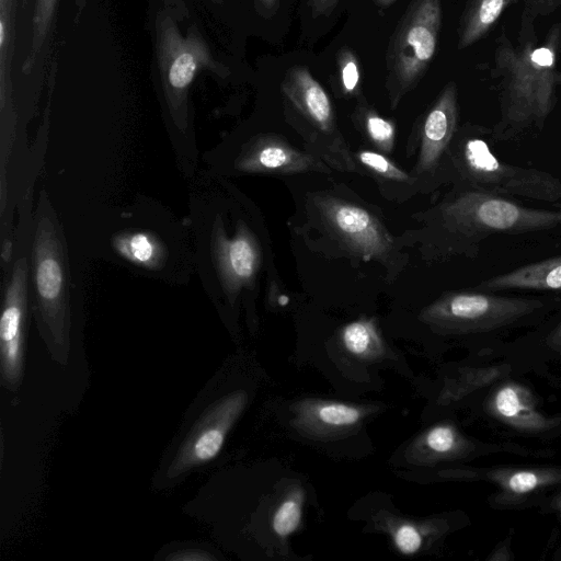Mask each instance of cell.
<instances>
[{
	"instance_id": "obj_1",
	"label": "cell",
	"mask_w": 561,
	"mask_h": 561,
	"mask_svg": "<svg viewBox=\"0 0 561 561\" xmlns=\"http://www.w3.org/2000/svg\"><path fill=\"white\" fill-rule=\"evenodd\" d=\"M535 19L536 15L524 8L516 41L505 32L496 39L492 76L497 81L500 119L491 129L494 140L540 130L556 106L561 22L551 25L540 39Z\"/></svg>"
},
{
	"instance_id": "obj_2",
	"label": "cell",
	"mask_w": 561,
	"mask_h": 561,
	"mask_svg": "<svg viewBox=\"0 0 561 561\" xmlns=\"http://www.w3.org/2000/svg\"><path fill=\"white\" fill-rule=\"evenodd\" d=\"M490 133L482 127H467L451 148V165L463 188L551 204L561 202L560 179L501 160L486 140Z\"/></svg>"
},
{
	"instance_id": "obj_3",
	"label": "cell",
	"mask_w": 561,
	"mask_h": 561,
	"mask_svg": "<svg viewBox=\"0 0 561 561\" xmlns=\"http://www.w3.org/2000/svg\"><path fill=\"white\" fill-rule=\"evenodd\" d=\"M444 206L447 231L461 250L476 251L493 234L535 232L561 226V208L536 209L502 195L463 188Z\"/></svg>"
},
{
	"instance_id": "obj_4",
	"label": "cell",
	"mask_w": 561,
	"mask_h": 561,
	"mask_svg": "<svg viewBox=\"0 0 561 561\" xmlns=\"http://www.w3.org/2000/svg\"><path fill=\"white\" fill-rule=\"evenodd\" d=\"M154 56L168 108L176 125L184 128L188 91L196 76L206 70L226 78L230 71L214 57L195 24L185 34L181 32L178 18L169 8L160 9L154 19Z\"/></svg>"
},
{
	"instance_id": "obj_5",
	"label": "cell",
	"mask_w": 561,
	"mask_h": 561,
	"mask_svg": "<svg viewBox=\"0 0 561 561\" xmlns=\"http://www.w3.org/2000/svg\"><path fill=\"white\" fill-rule=\"evenodd\" d=\"M442 21V0H411L398 21L386 51V88L393 107L426 73Z\"/></svg>"
},
{
	"instance_id": "obj_6",
	"label": "cell",
	"mask_w": 561,
	"mask_h": 561,
	"mask_svg": "<svg viewBox=\"0 0 561 561\" xmlns=\"http://www.w3.org/2000/svg\"><path fill=\"white\" fill-rule=\"evenodd\" d=\"M60 238L50 217L41 216L32 250V273L42 335L51 356L67 364L70 348L66 267Z\"/></svg>"
},
{
	"instance_id": "obj_7",
	"label": "cell",
	"mask_w": 561,
	"mask_h": 561,
	"mask_svg": "<svg viewBox=\"0 0 561 561\" xmlns=\"http://www.w3.org/2000/svg\"><path fill=\"white\" fill-rule=\"evenodd\" d=\"M542 307L540 299L480 290L448 295L437 304L435 314L444 324L458 331L490 332L517 323Z\"/></svg>"
},
{
	"instance_id": "obj_8",
	"label": "cell",
	"mask_w": 561,
	"mask_h": 561,
	"mask_svg": "<svg viewBox=\"0 0 561 561\" xmlns=\"http://www.w3.org/2000/svg\"><path fill=\"white\" fill-rule=\"evenodd\" d=\"M27 260L15 261L8 283L0 319V375L2 386L19 389L24 370L27 321Z\"/></svg>"
},
{
	"instance_id": "obj_9",
	"label": "cell",
	"mask_w": 561,
	"mask_h": 561,
	"mask_svg": "<svg viewBox=\"0 0 561 561\" xmlns=\"http://www.w3.org/2000/svg\"><path fill=\"white\" fill-rule=\"evenodd\" d=\"M242 405L243 393L238 392L217 400L205 410L175 454L168 477L176 478L215 458Z\"/></svg>"
},
{
	"instance_id": "obj_10",
	"label": "cell",
	"mask_w": 561,
	"mask_h": 561,
	"mask_svg": "<svg viewBox=\"0 0 561 561\" xmlns=\"http://www.w3.org/2000/svg\"><path fill=\"white\" fill-rule=\"evenodd\" d=\"M488 413L500 423L522 433L540 435L560 425V419L546 415L534 393L518 382L495 387L485 401Z\"/></svg>"
},
{
	"instance_id": "obj_11",
	"label": "cell",
	"mask_w": 561,
	"mask_h": 561,
	"mask_svg": "<svg viewBox=\"0 0 561 561\" xmlns=\"http://www.w3.org/2000/svg\"><path fill=\"white\" fill-rule=\"evenodd\" d=\"M286 103L324 135L335 131V116L327 91L306 66L288 68L280 83Z\"/></svg>"
},
{
	"instance_id": "obj_12",
	"label": "cell",
	"mask_w": 561,
	"mask_h": 561,
	"mask_svg": "<svg viewBox=\"0 0 561 561\" xmlns=\"http://www.w3.org/2000/svg\"><path fill=\"white\" fill-rule=\"evenodd\" d=\"M457 85L449 81L426 112L422 124L421 165L434 167L447 150L457 128Z\"/></svg>"
},
{
	"instance_id": "obj_13",
	"label": "cell",
	"mask_w": 561,
	"mask_h": 561,
	"mask_svg": "<svg viewBox=\"0 0 561 561\" xmlns=\"http://www.w3.org/2000/svg\"><path fill=\"white\" fill-rule=\"evenodd\" d=\"M474 474L497 485L508 500L524 499L561 484V467L495 468Z\"/></svg>"
},
{
	"instance_id": "obj_14",
	"label": "cell",
	"mask_w": 561,
	"mask_h": 561,
	"mask_svg": "<svg viewBox=\"0 0 561 561\" xmlns=\"http://www.w3.org/2000/svg\"><path fill=\"white\" fill-rule=\"evenodd\" d=\"M476 289L492 293L510 289L561 290V255L488 278Z\"/></svg>"
},
{
	"instance_id": "obj_15",
	"label": "cell",
	"mask_w": 561,
	"mask_h": 561,
	"mask_svg": "<svg viewBox=\"0 0 561 561\" xmlns=\"http://www.w3.org/2000/svg\"><path fill=\"white\" fill-rule=\"evenodd\" d=\"M330 218L343 237L369 255L381 252L385 247L379 226L366 210L352 205L335 204L330 210Z\"/></svg>"
},
{
	"instance_id": "obj_16",
	"label": "cell",
	"mask_w": 561,
	"mask_h": 561,
	"mask_svg": "<svg viewBox=\"0 0 561 561\" xmlns=\"http://www.w3.org/2000/svg\"><path fill=\"white\" fill-rule=\"evenodd\" d=\"M19 0H0V110L12 115V65L15 50V21Z\"/></svg>"
},
{
	"instance_id": "obj_17",
	"label": "cell",
	"mask_w": 561,
	"mask_h": 561,
	"mask_svg": "<svg viewBox=\"0 0 561 561\" xmlns=\"http://www.w3.org/2000/svg\"><path fill=\"white\" fill-rule=\"evenodd\" d=\"M514 0H469L458 24V49L467 48L495 25Z\"/></svg>"
},
{
	"instance_id": "obj_18",
	"label": "cell",
	"mask_w": 561,
	"mask_h": 561,
	"mask_svg": "<svg viewBox=\"0 0 561 561\" xmlns=\"http://www.w3.org/2000/svg\"><path fill=\"white\" fill-rule=\"evenodd\" d=\"M217 257L221 275L229 285L245 282L255 270L256 253L244 233H239L232 239L219 237Z\"/></svg>"
},
{
	"instance_id": "obj_19",
	"label": "cell",
	"mask_w": 561,
	"mask_h": 561,
	"mask_svg": "<svg viewBox=\"0 0 561 561\" xmlns=\"http://www.w3.org/2000/svg\"><path fill=\"white\" fill-rule=\"evenodd\" d=\"M59 0H35L32 16L30 48L22 65V71L28 73L35 66L54 26Z\"/></svg>"
},
{
	"instance_id": "obj_20",
	"label": "cell",
	"mask_w": 561,
	"mask_h": 561,
	"mask_svg": "<svg viewBox=\"0 0 561 561\" xmlns=\"http://www.w3.org/2000/svg\"><path fill=\"white\" fill-rule=\"evenodd\" d=\"M333 88L342 96H356L362 88V69L357 54L348 46H342L335 55Z\"/></svg>"
},
{
	"instance_id": "obj_21",
	"label": "cell",
	"mask_w": 561,
	"mask_h": 561,
	"mask_svg": "<svg viewBox=\"0 0 561 561\" xmlns=\"http://www.w3.org/2000/svg\"><path fill=\"white\" fill-rule=\"evenodd\" d=\"M116 247L124 256L138 264L151 265L159 256L158 243L149 234L141 232L122 237Z\"/></svg>"
},
{
	"instance_id": "obj_22",
	"label": "cell",
	"mask_w": 561,
	"mask_h": 561,
	"mask_svg": "<svg viewBox=\"0 0 561 561\" xmlns=\"http://www.w3.org/2000/svg\"><path fill=\"white\" fill-rule=\"evenodd\" d=\"M427 447L438 455H450L466 448V440L449 425L432 428L426 435Z\"/></svg>"
},
{
	"instance_id": "obj_23",
	"label": "cell",
	"mask_w": 561,
	"mask_h": 561,
	"mask_svg": "<svg viewBox=\"0 0 561 561\" xmlns=\"http://www.w3.org/2000/svg\"><path fill=\"white\" fill-rule=\"evenodd\" d=\"M506 370V366H486L468 371L458 383L455 397L462 396L495 382Z\"/></svg>"
},
{
	"instance_id": "obj_24",
	"label": "cell",
	"mask_w": 561,
	"mask_h": 561,
	"mask_svg": "<svg viewBox=\"0 0 561 561\" xmlns=\"http://www.w3.org/2000/svg\"><path fill=\"white\" fill-rule=\"evenodd\" d=\"M358 114L373 140L378 144H388L393 138L394 128L392 123L379 116L371 107L360 104Z\"/></svg>"
},
{
	"instance_id": "obj_25",
	"label": "cell",
	"mask_w": 561,
	"mask_h": 561,
	"mask_svg": "<svg viewBox=\"0 0 561 561\" xmlns=\"http://www.w3.org/2000/svg\"><path fill=\"white\" fill-rule=\"evenodd\" d=\"M374 332L365 322L348 324L343 331L345 347L355 355H364L374 342Z\"/></svg>"
},
{
	"instance_id": "obj_26",
	"label": "cell",
	"mask_w": 561,
	"mask_h": 561,
	"mask_svg": "<svg viewBox=\"0 0 561 561\" xmlns=\"http://www.w3.org/2000/svg\"><path fill=\"white\" fill-rule=\"evenodd\" d=\"M301 508L297 501L290 499L280 504L273 519V528L282 537L296 530L300 523Z\"/></svg>"
},
{
	"instance_id": "obj_27",
	"label": "cell",
	"mask_w": 561,
	"mask_h": 561,
	"mask_svg": "<svg viewBox=\"0 0 561 561\" xmlns=\"http://www.w3.org/2000/svg\"><path fill=\"white\" fill-rule=\"evenodd\" d=\"M294 154L280 146H265L261 148L248 164L257 165L265 170H276L293 161Z\"/></svg>"
},
{
	"instance_id": "obj_28",
	"label": "cell",
	"mask_w": 561,
	"mask_h": 561,
	"mask_svg": "<svg viewBox=\"0 0 561 561\" xmlns=\"http://www.w3.org/2000/svg\"><path fill=\"white\" fill-rule=\"evenodd\" d=\"M318 415L325 424L345 426L355 424L358 421L360 413L357 409L347 404L329 403L319 409Z\"/></svg>"
},
{
	"instance_id": "obj_29",
	"label": "cell",
	"mask_w": 561,
	"mask_h": 561,
	"mask_svg": "<svg viewBox=\"0 0 561 561\" xmlns=\"http://www.w3.org/2000/svg\"><path fill=\"white\" fill-rule=\"evenodd\" d=\"M360 161L374 171L392 179H407V175L398 170L387 158L371 151L359 153Z\"/></svg>"
},
{
	"instance_id": "obj_30",
	"label": "cell",
	"mask_w": 561,
	"mask_h": 561,
	"mask_svg": "<svg viewBox=\"0 0 561 561\" xmlns=\"http://www.w3.org/2000/svg\"><path fill=\"white\" fill-rule=\"evenodd\" d=\"M394 543L404 554H411L419 550L422 545V536L411 525H402L394 534Z\"/></svg>"
},
{
	"instance_id": "obj_31",
	"label": "cell",
	"mask_w": 561,
	"mask_h": 561,
	"mask_svg": "<svg viewBox=\"0 0 561 561\" xmlns=\"http://www.w3.org/2000/svg\"><path fill=\"white\" fill-rule=\"evenodd\" d=\"M341 0H307L312 18L329 16Z\"/></svg>"
},
{
	"instance_id": "obj_32",
	"label": "cell",
	"mask_w": 561,
	"mask_h": 561,
	"mask_svg": "<svg viewBox=\"0 0 561 561\" xmlns=\"http://www.w3.org/2000/svg\"><path fill=\"white\" fill-rule=\"evenodd\" d=\"M525 9L536 16L539 14H548L560 3L561 0H525Z\"/></svg>"
},
{
	"instance_id": "obj_33",
	"label": "cell",
	"mask_w": 561,
	"mask_h": 561,
	"mask_svg": "<svg viewBox=\"0 0 561 561\" xmlns=\"http://www.w3.org/2000/svg\"><path fill=\"white\" fill-rule=\"evenodd\" d=\"M280 0H254L256 12L265 18L272 19L278 11Z\"/></svg>"
},
{
	"instance_id": "obj_34",
	"label": "cell",
	"mask_w": 561,
	"mask_h": 561,
	"mask_svg": "<svg viewBox=\"0 0 561 561\" xmlns=\"http://www.w3.org/2000/svg\"><path fill=\"white\" fill-rule=\"evenodd\" d=\"M168 559L169 560H179V561H184V560L196 561V560H209V559H214V558L211 556H209L208 553H206V551L184 550V551H179L178 553H173V554L169 556Z\"/></svg>"
},
{
	"instance_id": "obj_35",
	"label": "cell",
	"mask_w": 561,
	"mask_h": 561,
	"mask_svg": "<svg viewBox=\"0 0 561 561\" xmlns=\"http://www.w3.org/2000/svg\"><path fill=\"white\" fill-rule=\"evenodd\" d=\"M548 344L556 350H561V322L549 333Z\"/></svg>"
},
{
	"instance_id": "obj_36",
	"label": "cell",
	"mask_w": 561,
	"mask_h": 561,
	"mask_svg": "<svg viewBox=\"0 0 561 561\" xmlns=\"http://www.w3.org/2000/svg\"><path fill=\"white\" fill-rule=\"evenodd\" d=\"M511 557H510V551L507 549L506 546H503L501 548H499L497 550L494 551V553L492 556H490L489 559L491 560H508Z\"/></svg>"
},
{
	"instance_id": "obj_37",
	"label": "cell",
	"mask_w": 561,
	"mask_h": 561,
	"mask_svg": "<svg viewBox=\"0 0 561 561\" xmlns=\"http://www.w3.org/2000/svg\"><path fill=\"white\" fill-rule=\"evenodd\" d=\"M378 8L386 9L392 5L397 0H371Z\"/></svg>"
},
{
	"instance_id": "obj_38",
	"label": "cell",
	"mask_w": 561,
	"mask_h": 561,
	"mask_svg": "<svg viewBox=\"0 0 561 561\" xmlns=\"http://www.w3.org/2000/svg\"><path fill=\"white\" fill-rule=\"evenodd\" d=\"M554 508L561 513V495H559L554 501Z\"/></svg>"
},
{
	"instance_id": "obj_39",
	"label": "cell",
	"mask_w": 561,
	"mask_h": 561,
	"mask_svg": "<svg viewBox=\"0 0 561 561\" xmlns=\"http://www.w3.org/2000/svg\"><path fill=\"white\" fill-rule=\"evenodd\" d=\"M556 82L558 87H561V71H556Z\"/></svg>"
},
{
	"instance_id": "obj_40",
	"label": "cell",
	"mask_w": 561,
	"mask_h": 561,
	"mask_svg": "<svg viewBox=\"0 0 561 561\" xmlns=\"http://www.w3.org/2000/svg\"><path fill=\"white\" fill-rule=\"evenodd\" d=\"M21 1V5L23 9H25L27 5H28V2L30 0H20Z\"/></svg>"
},
{
	"instance_id": "obj_41",
	"label": "cell",
	"mask_w": 561,
	"mask_h": 561,
	"mask_svg": "<svg viewBox=\"0 0 561 561\" xmlns=\"http://www.w3.org/2000/svg\"><path fill=\"white\" fill-rule=\"evenodd\" d=\"M210 1L211 3H215V4H221L222 3V0H208Z\"/></svg>"
},
{
	"instance_id": "obj_42",
	"label": "cell",
	"mask_w": 561,
	"mask_h": 561,
	"mask_svg": "<svg viewBox=\"0 0 561 561\" xmlns=\"http://www.w3.org/2000/svg\"><path fill=\"white\" fill-rule=\"evenodd\" d=\"M280 301H282L280 304H282V305H284V304H286V302H287V298H286V297H282V298H280Z\"/></svg>"
},
{
	"instance_id": "obj_43",
	"label": "cell",
	"mask_w": 561,
	"mask_h": 561,
	"mask_svg": "<svg viewBox=\"0 0 561 561\" xmlns=\"http://www.w3.org/2000/svg\"><path fill=\"white\" fill-rule=\"evenodd\" d=\"M85 0H79V2H84Z\"/></svg>"
}]
</instances>
